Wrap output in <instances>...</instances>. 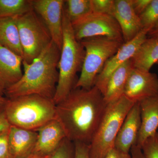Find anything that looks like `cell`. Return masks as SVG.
<instances>
[{
  "label": "cell",
  "mask_w": 158,
  "mask_h": 158,
  "mask_svg": "<svg viewBox=\"0 0 158 158\" xmlns=\"http://www.w3.org/2000/svg\"><path fill=\"white\" fill-rule=\"evenodd\" d=\"M107 105L95 86L90 89L74 88L56 105V119L69 140L89 144Z\"/></svg>",
  "instance_id": "cell-1"
},
{
  "label": "cell",
  "mask_w": 158,
  "mask_h": 158,
  "mask_svg": "<svg viewBox=\"0 0 158 158\" xmlns=\"http://www.w3.org/2000/svg\"><path fill=\"white\" fill-rule=\"evenodd\" d=\"M60 53L59 47L52 41L31 63L23 62V76L6 89V98L35 94L53 100L59 80Z\"/></svg>",
  "instance_id": "cell-2"
},
{
  "label": "cell",
  "mask_w": 158,
  "mask_h": 158,
  "mask_svg": "<svg viewBox=\"0 0 158 158\" xmlns=\"http://www.w3.org/2000/svg\"><path fill=\"white\" fill-rule=\"evenodd\" d=\"M4 111L10 125L34 131L56 119L53 100L35 94L7 98Z\"/></svg>",
  "instance_id": "cell-3"
},
{
  "label": "cell",
  "mask_w": 158,
  "mask_h": 158,
  "mask_svg": "<svg viewBox=\"0 0 158 158\" xmlns=\"http://www.w3.org/2000/svg\"><path fill=\"white\" fill-rule=\"evenodd\" d=\"M63 41L58 64L59 80L53 98L56 105L62 101L74 89L77 80V74L81 70L85 50L81 42L77 40L71 22L65 11H63Z\"/></svg>",
  "instance_id": "cell-4"
},
{
  "label": "cell",
  "mask_w": 158,
  "mask_h": 158,
  "mask_svg": "<svg viewBox=\"0 0 158 158\" xmlns=\"http://www.w3.org/2000/svg\"><path fill=\"white\" fill-rule=\"evenodd\" d=\"M135 103L123 95L116 101L108 104L89 144V158H105L114 148L119 130L129 111Z\"/></svg>",
  "instance_id": "cell-5"
},
{
  "label": "cell",
  "mask_w": 158,
  "mask_h": 158,
  "mask_svg": "<svg viewBox=\"0 0 158 158\" xmlns=\"http://www.w3.org/2000/svg\"><path fill=\"white\" fill-rule=\"evenodd\" d=\"M85 50L80 76L74 88L90 89L107 61L117 52L124 42L105 37H94L81 40Z\"/></svg>",
  "instance_id": "cell-6"
},
{
  "label": "cell",
  "mask_w": 158,
  "mask_h": 158,
  "mask_svg": "<svg viewBox=\"0 0 158 158\" xmlns=\"http://www.w3.org/2000/svg\"><path fill=\"white\" fill-rule=\"evenodd\" d=\"M23 53V62L30 64L52 41L48 29L34 10L16 17Z\"/></svg>",
  "instance_id": "cell-7"
},
{
  "label": "cell",
  "mask_w": 158,
  "mask_h": 158,
  "mask_svg": "<svg viewBox=\"0 0 158 158\" xmlns=\"http://www.w3.org/2000/svg\"><path fill=\"white\" fill-rule=\"evenodd\" d=\"M72 26L79 41L89 37H105L123 42L119 25L112 15L92 12L72 23Z\"/></svg>",
  "instance_id": "cell-8"
},
{
  "label": "cell",
  "mask_w": 158,
  "mask_h": 158,
  "mask_svg": "<svg viewBox=\"0 0 158 158\" xmlns=\"http://www.w3.org/2000/svg\"><path fill=\"white\" fill-rule=\"evenodd\" d=\"M33 9L45 24L52 40L60 50L63 41V0H32Z\"/></svg>",
  "instance_id": "cell-9"
},
{
  "label": "cell",
  "mask_w": 158,
  "mask_h": 158,
  "mask_svg": "<svg viewBox=\"0 0 158 158\" xmlns=\"http://www.w3.org/2000/svg\"><path fill=\"white\" fill-rule=\"evenodd\" d=\"M148 33V31L142 30L135 38L129 42L124 43L117 52L106 62L94 83V86L103 95L112 74L119 66L132 58L139 46L147 39Z\"/></svg>",
  "instance_id": "cell-10"
},
{
  "label": "cell",
  "mask_w": 158,
  "mask_h": 158,
  "mask_svg": "<svg viewBox=\"0 0 158 158\" xmlns=\"http://www.w3.org/2000/svg\"><path fill=\"white\" fill-rule=\"evenodd\" d=\"M158 94L156 74L133 68L125 88V96L135 102Z\"/></svg>",
  "instance_id": "cell-11"
},
{
  "label": "cell",
  "mask_w": 158,
  "mask_h": 158,
  "mask_svg": "<svg viewBox=\"0 0 158 158\" xmlns=\"http://www.w3.org/2000/svg\"><path fill=\"white\" fill-rule=\"evenodd\" d=\"M141 124L140 106L137 102L125 118L116 137L114 148L130 153L132 147L136 144Z\"/></svg>",
  "instance_id": "cell-12"
},
{
  "label": "cell",
  "mask_w": 158,
  "mask_h": 158,
  "mask_svg": "<svg viewBox=\"0 0 158 158\" xmlns=\"http://www.w3.org/2000/svg\"><path fill=\"white\" fill-rule=\"evenodd\" d=\"M113 17L121 29L124 43L131 40L142 30L139 16L134 11L131 0H115Z\"/></svg>",
  "instance_id": "cell-13"
},
{
  "label": "cell",
  "mask_w": 158,
  "mask_h": 158,
  "mask_svg": "<svg viewBox=\"0 0 158 158\" xmlns=\"http://www.w3.org/2000/svg\"><path fill=\"white\" fill-rule=\"evenodd\" d=\"M138 103L141 124L135 145L141 148L148 138L158 132V94L141 100Z\"/></svg>",
  "instance_id": "cell-14"
},
{
  "label": "cell",
  "mask_w": 158,
  "mask_h": 158,
  "mask_svg": "<svg viewBox=\"0 0 158 158\" xmlns=\"http://www.w3.org/2000/svg\"><path fill=\"white\" fill-rule=\"evenodd\" d=\"M36 144L32 153L49 156L66 138L64 130L57 119L50 122L37 131Z\"/></svg>",
  "instance_id": "cell-15"
},
{
  "label": "cell",
  "mask_w": 158,
  "mask_h": 158,
  "mask_svg": "<svg viewBox=\"0 0 158 158\" xmlns=\"http://www.w3.org/2000/svg\"><path fill=\"white\" fill-rule=\"evenodd\" d=\"M37 135V131L10 125L8 141L11 158H24L32 154Z\"/></svg>",
  "instance_id": "cell-16"
},
{
  "label": "cell",
  "mask_w": 158,
  "mask_h": 158,
  "mask_svg": "<svg viewBox=\"0 0 158 158\" xmlns=\"http://www.w3.org/2000/svg\"><path fill=\"white\" fill-rule=\"evenodd\" d=\"M23 62L22 57L0 44V83L5 90L23 76Z\"/></svg>",
  "instance_id": "cell-17"
},
{
  "label": "cell",
  "mask_w": 158,
  "mask_h": 158,
  "mask_svg": "<svg viewBox=\"0 0 158 158\" xmlns=\"http://www.w3.org/2000/svg\"><path fill=\"white\" fill-rule=\"evenodd\" d=\"M133 68L131 59L119 66L112 74L104 94L107 104L116 101L123 96L128 79Z\"/></svg>",
  "instance_id": "cell-18"
},
{
  "label": "cell",
  "mask_w": 158,
  "mask_h": 158,
  "mask_svg": "<svg viewBox=\"0 0 158 158\" xmlns=\"http://www.w3.org/2000/svg\"><path fill=\"white\" fill-rule=\"evenodd\" d=\"M134 68L150 72L158 62V36L147 37L131 58Z\"/></svg>",
  "instance_id": "cell-19"
},
{
  "label": "cell",
  "mask_w": 158,
  "mask_h": 158,
  "mask_svg": "<svg viewBox=\"0 0 158 158\" xmlns=\"http://www.w3.org/2000/svg\"><path fill=\"white\" fill-rule=\"evenodd\" d=\"M0 44L23 57L16 17L0 18Z\"/></svg>",
  "instance_id": "cell-20"
},
{
  "label": "cell",
  "mask_w": 158,
  "mask_h": 158,
  "mask_svg": "<svg viewBox=\"0 0 158 158\" xmlns=\"http://www.w3.org/2000/svg\"><path fill=\"white\" fill-rule=\"evenodd\" d=\"M33 10L32 0H0V18L18 17Z\"/></svg>",
  "instance_id": "cell-21"
},
{
  "label": "cell",
  "mask_w": 158,
  "mask_h": 158,
  "mask_svg": "<svg viewBox=\"0 0 158 158\" xmlns=\"http://www.w3.org/2000/svg\"><path fill=\"white\" fill-rule=\"evenodd\" d=\"M65 9L72 23L93 12L91 0L65 1Z\"/></svg>",
  "instance_id": "cell-22"
},
{
  "label": "cell",
  "mask_w": 158,
  "mask_h": 158,
  "mask_svg": "<svg viewBox=\"0 0 158 158\" xmlns=\"http://www.w3.org/2000/svg\"><path fill=\"white\" fill-rule=\"evenodd\" d=\"M142 30L148 32L158 23V0H152L145 11L139 16Z\"/></svg>",
  "instance_id": "cell-23"
},
{
  "label": "cell",
  "mask_w": 158,
  "mask_h": 158,
  "mask_svg": "<svg viewBox=\"0 0 158 158\" xmlns=\"http://www.w3.org/2000/svg\"><path fill=\"white\" fill-rule=\"evenodd\" d=\"M74 143L65 138L48 158H74Z\"/></svg>",
  "instance_id": "cell-24"
},
{
  "label": "cell",
  "mask_w": 158,
  "mask_h": 158,
  "mask_svg": "<svg viewBox=\"0 0 158 158\" xmlns=\"http://www.w3.org/2000/svg\"><path fill=\"white\" fill-rule=\"evenodd\" d=\"M141 148L145 158H158V132L148 138Z\"/></svg>",
  "instance_id": "cell-25"
},
{
  "label": "cell",
  "mask_w": 158,
  "mask_h": 158,
  "mask_svg": "<svg viewBox=\"0 0 158 158\" xmlns=\"http://www.w3.org/2000/svg\"><path fill=\"white\" fill-rule=\"evenodd\" d=\"M91 3L93 12L113 16L115 0H91Z\"/></svg>",
  "instance_id": "cell-26"
},
{
  "label": "cell",
  "mask_w": 158,
  "mask_h": 158,
  "mask_svg": "<svg viewBox=\"0 0 158 158\" xmlns=\"http://www.w3.org/2000/svg\"><path fill=\"white\" fill-rule=\"evenodd\" d=\"M9 130L0 133V158H11L8 141Z\"/></svg>",
  "instance_id": "cell-27"
},
{
  "label": "cell",
  "mask_w": 158,
  "mask_h": 158,
  "mask_svg": "<svg viewBox=\"0 0 158 158\" xmlns=\"http://www.w3.org/2000/svg\"><path fill=\"white\" fill-rule=\"evenodd\" d=\"M74 158H89V144L74 142Z\"/></svg>",
  "instance_id": "cell-28"
},
{
  "label": "cell",
  "mask_w": 158,
  "mask_h": 158,
  "mask_svg": "<svg viewBox=\"0 0 158 158\" xmlns=\"http://www.w3.org/2000/svg\"><path fill=\"white\" fill-rule=\"evenodd\" d=\"M132 6L136 14L140 16L147 9L152 0H131Z\"/></svg>",
  "instance_id": "cell-29"
},
{
  "label": "cell",
  "mask_w": 158,
  "mask_h": 158,
  "mask_svg": "<svg viewBox=\"0 0 158 158\" xmlns=\"http://www.w3.org/2000/svg\"><path fill=\"white\" fill-rule=\"evenodd\" d=\"M105 158H131L130 153L122 152L114 148L110 150Z\"/></svg>",
  "instance_id": "cell-30"
},
{
  "label": "cell",
  "mask_w": 158,
  "mask_h": 158,
  "mask_svg": "<svg viewBox=\"0 0 158 158\" xmlns=\"http://www.w3.org/2000/svg\"><path fill=\"white\" fill-rule=\"evenodd\" d=\"M10 126V125L6 118L3 110L0 112V133L8 129Z\"/></svg>",
  "instance_id": "cell-31"
},
{
  "label": "cell",
  "mask_w": 158,
  "mask_h": 158,
  "mask_svg": "<svg viewBox=\"0 0 158 158\" xmlns=\"http://www.w3.org/2000/svg\"><path fill=\"white\" fill-rule=\"evenodd\" d=\"M131 158H145L141 148L137 145H133L130 151Z\"/></svg>",
  "instance_id": "cell-32"
},
{
  "label": "cell",
  "mask_w": 158,
  "mask_h": 158,
  "mask_svg": "<svg viewBox=\"0 0 158 158\" xmlns=\"http://www.w3.org/2000/svg\"><path fill=\"white\" fill-rule=\"evenodd\" d=\"M158 36V23L148 33V37Z\"/></svg>",
  "instance_id": "cell-33"
},
{
  "label": "cell",
  "mask_w": 158,
  "mask_h": 158,
  "mask_svg": "<svg viewBox=\"0 0 158 158\" xmlns=\"http://www.w3.org/2000/svg\"><path fill=\"white\" fill-rule=\"evenodd\" d=\"M7 100V98L4 97L3 96H0V112L4 110Z\"/></svg>",
  "instance_id": "cell-34"
},
{
  "label": "cell",
  "mask_w": 158,
  "mask_h": 158,
  "mask_svg": "<svg viewBox=\"0 0 158 158\" xmlns=\"http://www.w3.org/2000/svg\"><path fill=\"white\" fill-rule=\"evenodd\" d=\"M49 156H42L36 154L32 153L24 158H48Z\"/></svg>",
  "instance_id": "cell-35"
},
{
  "label": "cell",
  "mask_w": 158,
  "mask_h": 158,
  "mask_svg": "<svg viewBox=\"0 0 158 158\" xmlns=\"http://www.w3.org/2000/svg\"><path fill=\"white\" fill-rule=\"evenodd\" d=\"M5 89L0 83V96H3L5 94Z\"/></svg>",
  "instance_id": "cell-36"
},
{
  "label": "cell",
  "mask_w": 158,
  "mask_h": 158,
  "mask_svg": "<svg viewBox=\"0 0 158 158\" xmlns=\"http://www.w3.org/2000/svg\"><path fill=\"white\" fill-rule=\"evenodd\" d=\"M156 64H157V65H158V62H157Z\"/></svg>",
  "instance_id": "cell-37"
}]
</instances>
